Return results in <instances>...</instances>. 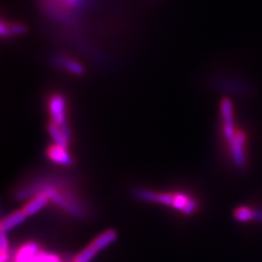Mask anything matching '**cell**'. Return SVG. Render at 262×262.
I'll use <instances>...</instances> for the list:
<instances>
[{
  "mask_svg": "<svg viewBox=\"0 0 262 262\" xmlns=\"http://www.w3.org/2000/svg\"><path fill=\"white\" fill-rule=\"evenodd\" d=\"M42 3L46 13L59 21L69 22L78 15L84 0H42Z\"/></svg>",
  "mask_w": 262,
  "mask_h": 262,
  "instance_id": "cell-1",
  "label": "cell"
},
{
  "mask_svg": "<svg viewBox=\"0 0 262 262\" xmlns=\"http://www.w3.org/2000/svg\"><path fill=\"white\" fill-rule=\"evenodd\" d=\"M221 110V116L223 120V134L227 140V142H231L235 138L237 130L235 129V120H234V114H233V104L228 100V98H223L221 101L220 105Z\"/></svg>",
  "mask_w": 262,
  "mask_h": 262,
  "instance_id": "cell-2",
  "label": "cell"
},
{
  "mask_svg": "<svg viewBox=\"0 0 262 262\" xmlns=\"http://www.w3.org/2000/svg\"><path fill=\"white\" fill-rule=\"evenodd\" d=\"M229 147H231L232 159L236 166L244 167L246 165V135L243 131H237L235 138L231 142H228Z\"/></svg>",
  "mask_w": 262,
  "mask_h": 262,
  "instance_id": "cell-3",
  "label": "cell"
},
{
  "mask_svg": "<svg viewBox=\"0 0 262 262\" xmlns=\"http://www.w3.org/2000/svg\"><path fill=\"white\" fill-rule=\"evenodd\" d=\"M48 108L52 116V122L57 126L66 124V102L62 95L54 94L49 98Z\"/></svg>",
  "mask_w": 262,
  "mask_h": 262,
  "instance_id": "cell-4",
  "label": "cell"
},
{
  "mask_svg": "<svg viewBox=\"0 0 262 262\" xmlns=\"http://www.w3.org/2000/svg\"><path fill=\"white\" fill-rule=\"evenodd\" d=\"M47 155L49 160H52L57 164H60V165L69 166L72 164V158L67 152V149H64V147H61L59 145L54 144L49 146L47 150Z\"/></svg>",
  "mask_w": 262,
  "mask_h": 262,
  "instance_id": "cell-5",
  "label": "cell"
},
{
  "mask_svg": "<svg viewBox=\"0 0 262 262\" xmlns=\"http://www.w3.org/2000/svg\"><path fill=\"white\" fill-rule=\"evenodd\" d=\"M27 217H28V215L26 214V212H24L23 210H18V211L11 213V214L6 216L2 221V225H0L2 232L7 233V232L11 231V229H13L15 226H18L21 223H23Z\"/></svg>",
  "mask_w": 262,
  "mask_h": 262,
  "instance_id": "cell-6",
  "label": "cell"
},
{
  "mask_svg": "<svg viewBox=\"0 0 262 262\" xmlns=\"http://www.w3.org/2000/svg\"><path fill=\"white\" fill-rule=\"evenodd\" d=\"M48 201H49V198L47 196V194L39 193L35 196H33V198L26 204V207H24L22 210L26 212V214L28 216L34 215L35 213H37L39 210H42L46 206Z\"/></svg>",
  "mask_w": 262,
  "mask_h": 262,
  "instance_id": "cell-7",
  "label": "cell"
},
{
  "mask_svg": "<svg viewBox=\"0 0 262 262\" xmlns=\"http://www.w3.org/2000/svg\"><path fill=\"white\" fill-rule=\"evenodd\" d=\"M117 238V233L113 231V229H108V231H105L102 234L98 235L96 238L91 243L93 247L97 250H103L106 247H108L111 244H113Z\"/></svg>",
  "mask_w": 262,
  "mask_h": 262,
  "instance_id": "cell-8",
  "label": "cell"
},
{
  "mask_svg": "<svg viewBox=\"0 0 262 262\" xmlns=\"http://www.w3.org/2000/svg\"><path fill=\"white\" fill-rule=\"evenodd\" d=\"M55 63H57L60 67L64 68L66 70H68L72 73H75V75H82V73L84 72V68L82 67V64H80L79 62L75 61V60H71L68 58H64V57H56L54 59Z\"/></svg>",
  "mask_w": 262,
  "mask_h": 262,
  "instance_id": "cell-9",
  "label": "cell"
},
{
  "mask_svg": "<svg viewBox=\"0 0 262 262\" xmlns=\"http://www.w3.org/2000/svg\"><path fill=\"white\" fill-rule=\"evenodd\" d=\"M47 129H48L49 135H51V137L53 138V140H54L55 144H56V145H59V146H61V147H64V149H67L69 141H68L67 139H66V137L63 136L60 127L55 125L54 122H51V124H49V125L47 126Z\"/></svg>",
  "mask_w": 262,
  "mask_h": 262,
  "instance_id": "cell-10",
  "label": "cell"
},
{
  "mask_svg": "<svg viewBox=\"0 0 262 262\" xmlns=\"http://www.w3.org/2000/svg\"><path fill=\"white\" fill-rule=\"evenodd\" d=\"M234 217L241 223L256 221V209H251L249 207H238L234 211Z\"/></svg>",
  "mask_w": 262,
  "mask_h": 262,
  "instance_id": "cell-11",
  "label": "cell"
},
{
  "mask_svg": "<svg viewBox=\"0 0 262 262\" xmlns=\"http://www.w3.org/2000/svg\"><path fill=\"white\" fill-rule=\"evenodd\" d=\"M0 32H2V35L5 36H9L11 35H20V34H24L27 32V28L26 26L20 23H14V24H9L7 26L5 23V21L2 22V27H0Z\"/></svg>",
  "mask_w": 262,
  "mask_h": 262,
  "instance_id": "cell-12",
  "label": "cell"
},
{
  "mask_svg": "<svg viewBox=\"0 0 262 262\" xmlns=\"http://www.w3.org/2000/svg\"><path fill=\"white\" fill-rule=\"evenodd\" d=\"M98 251L93 247L92 245L88 246L83 250H81L78 255L73 258L72 262H91L96 256Z\"/></svg>",
  "mask_w": 262,
  "mask_h": 262,
  "instance_id": "cell-13",
  "label": "cell"
},
{
  "mask_svg": "<svg viewBox=\"0 0 262 262\" xmlns=\"http://www.w3.org/2000/svg\"><path fill=\"white\" fill-rule=\"evenodd\" d=\"M9 241H8L6 233L2 232L0 236V262L9 261Z\"/></svg>",
  "mask_w": 262,
  "mask_h": 262,
  "instance_id": "cell-14",
  "label": "cell"
},
{
  "mask_svg": "<svg viewBox=\"0 0 262 262\" xmlns=\"http://www.w3.org/2000/svg\"><path fill=\"white\" fill-rule=\"evenodd\" d=\"M174 198H175V193H169V192H160V193H155V200L154 202L164 204V206H168V207H173L174 203Z\"/></svg>",
  "mask_w": 262,
  "mask_h": 262,
  "instance_id": "cell-15",
  "label": "cell"
},
{
  "mask_svg": "<svg viewBox=\"0 0 262 262\" xmlns=\"http://www.w3.org/2000/svg\"><path fill=\"white\" fill-rule=\"evenodd\" d=\"M256 221L262 223V210H256Z\"/></svg>",
  "mask_w": 262,
  "mask_h": 262,
  "instance_id": "cell-16",
  "label": "cell"
}]
</instances>
